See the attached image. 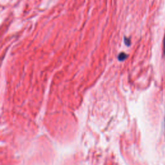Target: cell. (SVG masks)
I'll use <instances>...</instances> for the list:
<instances>
[{
  "instance_id": "cell-1",
  "label": "cell",
  "mask_w": 165,
  "mask_h": 165,
  "mask_svg": "<svg viewBox=\"0 0 165 165\" xmlns=\"http://www.w3.org/2000/svg\"><path fill=\"white\" fill-rule=\"evenodd\" d=\"M119 57H121V59H120L121 61H123L126 58V57L127 56L125 54H124V53H121L120 55H119Z\"/></svg>"
},
{
  "instance_id": "cell-2",
  "label": "cell",
  "mask_w": 165,
  "mask_h": 165,
  "mask_svg": "<svg viewBox=\"0 0 165 165\" xmlns=\"http://www.w3.org/2000/svg\"><path fill=\"white\" fill-rule=\"evenodd\" d=\"M163 56H165V34H164V38H163Z\"/></svg>"
},
{
  "instance_id": "cell-3",
  "label": "cell",
  "mask_w": 165,
  "mask_h": 165,
  "mask_svg": "<svg viewBox=\"0 0 165 165\" xmlns=\"http://www.w3.org/2000/svg\"><path fill=\"white\" fill-rule=\"evenodd\" d=\"M164 127H165V116H164Z\"/></svg>"
}]
</instances>
